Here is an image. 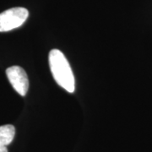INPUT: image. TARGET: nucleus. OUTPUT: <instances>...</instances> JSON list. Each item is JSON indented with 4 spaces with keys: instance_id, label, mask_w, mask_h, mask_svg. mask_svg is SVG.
<instances>
[{
    "instance_id": "f257e3e1",
    "label": "nucleus",
    "mask_w": 152,
    "mask_h": 152,
    "mask_svg": "<svg viewBox=\"0 0 152 152\" xmlns=\"http://www.w3.org/2000/svg\"><path fill=\"white\" fill-rule=\"evenodd\" d=\"M49 65L55 81L68 92H74L75 81L73 71L64 54L58 49H53L49 53Z\"/></svg>"
},
{
    "instance_id": "f03ea898",
    "label": "nucleus",
    "mask_w": 152,
    "mask_h": 152,
    "mask_svg": "<svg viewBox=\"0 0 152 152\" xmlns=\"http://www.w3.org/2000/svg\"><path fill=\"white\" fill-rule=\"evenodd\" d=\"M29 16V12L22 7L12 8L0 14V32H6L21 26Z\"/></svg>"
},
{
    "instance_id": "7ed1b4c3",
    "label": "nucleus",
    "mask_w": 152,
    "mask_h": 152,
    "mask_svg": "<svg viewBox=\"0 0 152 152\" xmlns=\"http://www.w3.org/2000/svg\"><path fill=\"white\" fill-rule=\"evenodd\" d=\"M6 75L15 91L25 96L29 89V80L26 71L20 66H12L6 69Z\"/></svg>"
},
{
    "instance_id": "20e7f679",
    "label": "nucleus",
    "mask_w": 152,
    "mask_h": 152,
    "mask_svg": "<svg viewBox=\"0 0 152 152\" xmlns=\"http://www.w3.org/2000/svg\"><path fill=\"white\" fill-rule=\"evenodd\" d=\"M15 134V129L13 125L0 126V152H8L7 145L11 144Z\"/></svg>"
}]
</instances>
